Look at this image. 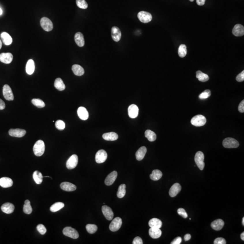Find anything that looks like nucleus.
I'll use <instances>...</instances> for the list:
<instances>
[{
    "label": "nucleus",
    "instance_id": "obj_1",
    "mask_svg": "<svg viewBox=\"0 0 244 244\" xmlns=\"http://www.w3.org/2000/svg\"><path fill=\"white\" fill-rule=\"evenodd\" d=\"M33 153L37 157H40L45 151V144L42 140H38L35 143L33 147Z\"/></svg>",
    "mask_w": 244,
    "mask_h": 244
},
{
    "label": "nucleus",
    "instance_id": "obj_2",
    "mask_svg": "<svg viewBox=\"0 0 244 244\" xmlns=\"http://www.w3.org/2000/svg\"><path fill=\"white\" fill-rule=\"evenodd\" d=\"M206 118L202 115H197L191 120V123L196 127L202 126L206 123Z\"/></svg>",
    "mask_w": 244,
    "mask_h": 244
},
{
    "label": "nucleus",
    "instance_id": "obj_3",
    "mask_svg": "<svg viewBox=\"0 0 244 244\" xmlns=\"http://www.w3.org/2000/svg\"><path fill=\"white\" fill-rule=\"evenodd\" d=\"M204 159V154L202 151H198L195 154L194 161L198 167L201 170H203L205 166V163L203 162Z\"/></svg>",
    "mask_w": 244,
    "mask_h": 244
},
{
    "label": "nucleus",
    "instance_id": "obj_4",
    "mask_svg": "<svg viewBox=\"0 0 244 244\" xmlns=\"http://www.w3.org/2000/svg\"><path fill=\"white\" fill-rule=\"evenodd\" d=\"M222 144L224 147L226 148H235L238 147L239 143L235 139L228 138L223 140Z\"/></svg>",
    "mask_w": 244,
    "mask_h": 244
},
{
    "label": "nucleus",
    "instance_id": "obj_5",
    "mask_svg": "<svg viewBox=\"0 0 244 244\" xmlns=\"http://www.w3.org/2000/svg\"><path fill=\"white\" fill-rule=\"evenodd\" d=\"M63 232L65 236L72 239H77L79 236L77 230L70 226H67L64 228L63 230Z\"/></svg>",
    "mask_w": 244,
    "mask_h": 244
},
{
    "label": "nucleus",
    "instance_id": "obj_6",
    "mask_svg": "<svg viewBox=\"0 0 244 244\" xmlns=\"http://www.w3.org/2000/svg\"><path fill=\"white\" fill-rule=\"evenodd\" d=\"M40 25L42 28L46 31H51L53 28V25L51 20L47 17H43L41 19Z\"/></svg>",
    "mask_w": 244,
    "mask_h": 244
},
{
    "label": "nucleus",
    "instance_id": "obj_7",
    "mask_svg": "<svg viewBox=\"0 0 244 244\" xmlns=\"http://www.w3.org/2000/svg\"><path fill=\"white\" fill-rule=\"evenodd\" d=\"M138 17L141 22L147 23L152 20V15L148 12L141 11L138 13Z\"/></svg>",
    "mask_w": 244,
    "mask_h": 244
},
{
    "label": "nucleus",
    "instance_id": "obj_8",
    "mask_svg": "<svg viewBox=\"0 0 244 244\" xmlns=\"http://www.w3.org/2000/svg\"><path fill=\"white\" fill-rule=\"evenodd\" d=\"M122 225V219L119 217H117L111 222L109 228L112 232H116L120 228Z\"/></svg>",
    "mask_w": 244,
    "mask_h": 244
},
{
    "label": "nucleus",
    "instance_id": "obj_9",
    "mask_svg": "<svg viewBox=\"0 0 244 244\" xmlns=\"http://www.w3.org/2000/svg\"><path fill=\"white\" fill-rule=\"evenodd\" d=\"M3 95L5 99L9 101L14 100L13 93L11 88L8 85H5L3 87Z\"/></svg>",
    "mask_w": 244,
    "mask_h": 244
},
{
    "label": "nucleus",
    "instance_id": "obj_10",
    "mask_svg": "<svg viewBox=\"0 0 244 244\" xmlns=\"http://www.w3.org/2000/svg\"><path fill=\"white\" fill-rule=\"evenodd\" d=\"M78 162V157L76 155H72L67 161L66 166L69 170L74 169L76 167Z\"/></svg>",
    "mask_w": 244,
    "mask_h": 244
},
{
    "label": "nucleus",
    "instance_id": "obj_11",
    "mask_svg": "<svg viewBox=\"0 0 244 244\" xmlns=\"http://www.w3.org/2000/svg\"><path fill=\"white\" fill-rule=\"evenodd\" d=\"M107 157V153L105 151L100 150L97 151L95 155V161L99 164L102 163L106 160Z\"/></svg>",
    "mask_w": 244,
    "mask_h": 244
},
{
    "label": "nucleus",
    "instance_id": "obj_12",
    "mask_svg": "<svg viewBox=\"0 0 244 244\" xmlns=\"http://www.w3.org/2000/svg\"><path fill=\"white\" fill-rule=\"evenodd\" d=\"M26 132L25 130L16 128V129H11L9 131V134L12 137L16 138H21L25 135Z\"/></svg>",
    "mask_w": 244,
    "mask_h": 244
},
{
    "label": "nucleus",
    "instance_id": "obj_13",
    "mask_svg": "<svg viewBox=\"0 0 244 244\" xmlns=\"http://www.w3.org/2000/svg\"><path fill=\"white\" fill-rule=\"evenodd\" d=\"M102 211L107 220L110 221L113 219L114 213L110 207L106 205L103 206L102 207Z\"/></svg>",
    "mask_w": 244,
    "mask_h": 244
},
{
    "label": "nucleus",
    "instance_id": "obj_14",
    "mask_svg": "<svg viewBox=\"0 0 244 244\" xmlns=\"http://www.w3.org/2000/svg\"><path fill=\"white\" fill-rule=\"evenodd\" d=\"M111 35L112 39L115 42H119L121 38V32L118 27L114 26L112 28Z\"/></svg>",
    "mask_w": 244,
    "mask_h": 244
},
{
    "label": "nucleus",
    "instance_id": "obj_15",
    "mask_svg": "<svg viewBox=\"0 0 244 244\" xmlns=\"http://www.w3.org/2000/svg\"><path fill=\"white\" fill-rule=\"evenodd\" d=\"M138 108L135 104H132L128 107V115L132 119H135L138 117Z\"/></svg>",
    "mask_w": 244,
    "mask_h": 244
},
{
    "label": "nucleus",
    "instance_id": "obj_16",
    "mask_svg": "<svg viewBox=\"0 0 244 244\" xmlns=\"http://www.w3.org/2000/svg\"><path fill=\"white\" fill-rule=\"evenodd\" d=\"M13 56L10 52L2 53L0 54V61L5 64H9L12 61Z\"/></svg>",
    "mask_w": 244,
    "mask_h": 244
},
{
    "label": "nucleus",
    "instance_id": "obj_17",
    "mask_svg": "<svg viewBox=\"0 0 244 244\" xmlns=\"http://www.w3.org/2000/svg\"><path fill=\"white\" fill-rule=\"evenodd\" d=\"M118 175V173L116 171H114L108 174L106 178L104 183L108 186L111 185L115 182Z\"/></svg>",
    "mask_w": 244,
    "mask_h": 244
},
{
    "label": "nucleus",
    "instance_id": "obj_18",
    "mask_svg": "<svg viewBox=\"0 0 244 244\" xmlns=\"http://www.w3.org/2000/svg\"><path fill=\"white\" fill-rule=\"evenodd\" d=\"M1 209L3 213L6 214H11L14 211L15 206L12 203L6 202L1 206Z\"/></svg>",
    "mask_w": 244,
    "mask_h": 244
},
{
    "label": "nucleus",
    "instance_id": "obj_19",
    "mask_svg": "<svg viewBox=\"0 0 244 244\" xmlns=\"http://www.w3.org/2000/svg\"><path fill=\"white\" fill-rule=\"evenodd\" d=\"M181 189V186L179 183H175L171 186L169 190V195L171 197H174L178 194Z\"/></svg>",
    "mask_w": 244,
    "mask_h": 244
},
{
    "label": "nucleus",
    "instance_id": "obj_20",
    "mask_svg": "<svg viewBox=\"0 0 244 244\" xmlns=\"http://www.w3.org/2000/svg\"><path fill=\"white\" fill-rule=\"evenodd\" d=\"M60 187L62 189L67 192L75 191L76 189L75 185L67 182L62 183L60 185Z\"/></svg>",
    "mask_w": 244,
    "mask_h": 244
},
{
    "label": "nucleus",
    "instance_id": "obj_21",
    "mask_svg": "<svg viewBox=\"0 0 244 244\" xmlns=\"http://www.w3.org/2000/svg\"><path fill=\"white\" fill-rule=\"evenodd\" d=\"M77 114L81 120H86L89 118V113L85 108L80 107L77 110Z\"/></svg>",
    "mask_w": 244,
    "mask_h": 244
},
{
    "label": "nucleus",
    "instance_id": "obj_22",
    "mask_svg": "<svg viewBox=\"0 0 244 244\" xmlns=\"http://www.w3.org/2000/svg\"><path fill=\"white\" fill-rule=\"evenodd\" d=\"M232 33L235 36H242L244 35V27L241 24H237L234 27Z\"/></svg>",
    "mask_w": 244,
    "mask_h": 244
},
{
    "label": "nucleus",
    "instance_id": "obj_23",
    "mask_svg": "<svg viewBox=\"0 0 244 244\" xmlns=\"http://www.w3.org/2000/svg\"><path fill=\"white\" fill-rule=\"evenodd\" d=\"M224 226V222L222 219H218L213 222L211 226L213 229L215 230H220Z\"/></svg>",
    "mask_w": 244,
    "mask_h": 244
},
{
    "label": "nucleus",
    "instance_id": "obj_24",
    "mask_svg": "<svg viewBox=\"0 0 244 244\" xmlns=\"http://www.w3.org/2000/svg\"><path fill=\"white\" fill-rule=\"evenodd\" d=\"M13 182L11 178L8 177H2L0 179V186L3 188H7L12 187Z\"/></svg>",
    "mask_w": 244,
    "mask_h": 244
},
{
    "label": "nucleus",
    "instance_id": "obj_25",
    "mask_svg": "<svg viewBox=\"0 0 244 244\" xmlns=\"http://www.w3.org/2000/svg\"><path fill=\"white\" fill-rule=\"evenodd\" d=\"M76 43L79 47H83L85 45V40L83 35L80 32H77L76 33L74 37Z\"/></svg>",
    "mask_w": 244,
    "mask_h": 244
},
{
    "label": "nucleus",
    "instance_id": "obj_26",
    "mask_svg": "<svg viewBox=\"0 0 244 244\" xmlns=\"http://www.w3.org/2000/svg\"><path fill=\"white\" fill-rule=\"evenodd\" d=\"M149 235L153 239H157L162 236V232L160 228H151L149 230Z\"/></svg>",
    "mask_w": 244,
    "mask_h": 244
},
{
    "label": "nucleus",
    "instance_id": "obj_27",
    "mask_svg": "<svg viewBox=\"0 0 244 244\" xmlns=\"http://www.w3.org/2000/svg\"><path fill=\"white\" fill-rule=\"evenodd\" d=\"M147 151V149L145 147H140L136 153V157L137 160L139 161L142 160L145 157Z\"/></svg>",
    "mask_w": 244,
    "mask_h": 244
},
{
    "label": "nucleus",
    "instance_id": "obj_28",
    "mask_svg": "<svg viewBox=\"0 0 244 244\" xmlns=\"http://www.w3.org/2000/svg\"><path fill=\"white\" fill-rule=\"evenodd\" d=\"M148 224L150 228L160 229L162 225V222L160 219L153 218L149 221Z\"/></svg>",
    "mask_w": 244,
    "mask_h": 244
},
{
    "label": "nucleus",
    "instance_id": "obj_29",
    "mask_svg": "<svg viewBox=\"0 0 244 244\" xmlns=\"http://www.w3.org/2000/svg\"><path fill=\"white\" fill-rule=\"evenodd\" d=\"M35 70V62L32 59L28 61L26 65V73L29 75L33 74Z\"/></svg>",
    "mask_w": 244,
    "mask_h": 244
},
{
    "label": "nucleus",
    "instance_id": "obj_30",
    "mask_svg": "<svg viewBox=\"0 0 244 244\" xmlns=\"http://www.w3.org/2000/svg\"><path fill=\"white\" fill-rule=\"evenodd\" d=\"M1 37L3 41V43L5 45H9L12 43V38L7 33L5 32L2 33L1 35Z\"/></svg>",
    "mask_w": 244,
    "mask_h": 244
},
{
    "label": "nucleus",
    "instance_id": "obj_31",
    "mask_svg": "<svg viewBox=\"0 0 244 244\" xmlns=\"http://www.w3.org/2000/svg\"><path fill=\"white\" fill-rule=\"evenodd\" d=\"M72 70L74 74L77 76H82L85 73L83 68L78 64L73 65L72 66Z\"/></svg>",
    "mask_w": 244,
    "mask_h": 244
},
{
    "label": "nucleus",
    "instance_id": "obj_32",
    "mask_svg": "<svg viewBox=\"0 0 244 244\" xmlns=\"http://www.w3.org/2000/svg\"><path fill=\"white\" fill-rule=\"evenodd\" d=\"M102 137L106 141H114L118 138V135L116 133L110 132L104 134Z\"/></svg>",
    "mask_w": 244,
    "mask_h": 244
},
{
    "label": "nucleus",
    "instance_id": "obj_33",
    "mask_svg": "<svg viewBox=\"0 0 244 244\" xmlns=\"http://www.w3.org/2000/svg\"><path fill=\"white\" fill-rule=\"evenodd\" d=\"M54 87L57 90L60 91H63L65 90V85L63 81L60 78H57L54 81Z\"/></svg>",
    "mask_w": 244,
    "mask_h": 244
},
{
    "label": "nucleus",
    "instance_id": "obj_34",
    "mask_svg": "<svg viewBox=\"0 0 244 244\" xmlns=\"http://www.w3.org/2000/svg\"><path fill=\"white\" fill-rule=\"evenodd\" d=\"M162 176V171L158 170H154L150 175V178L154 181H158Z\"/></svg>",
    "mask_w": 244,
    "mask_h": 244
},
{
    "label": "nucleus",
    "instance_id": "obj_35",
    "mask_svg": "<svg viewBox=\"0 0 244 244\" xmlns=\"http://www.w3.org/2000/svg\"><path fill=\"white\" fill-rule=\"evenodd\" d=\"M33 177L34 181L38 185L41 184L43 182V175L41 172L38 170H36L33 172Z\"/></svg>",
    "mask_w": 244,
    "mask_h": 244
},
{
    "label": "nucleus",
    "instance_id": "obj_36",
    "mask_svg": "<svg viewBox=\"0 0 244 244\" xmlns=\"http://www.w3.org/2000/svg\"><path fill=\"white\" fill-rule=\"evenodd\" d=\"M196 77L198 79V80L203 82L208 81L209 79V76L202 72L201 71H198L196 72Z\"/></svg>",
    "mask_w": 244,
    "mask_h": 244
},
{
    "label": "nucleus",
    "instance_id": "obj_37",
    "mask_svg": "<svg viewBox=\"0 0 244 244\" xmlns=\"http://www.w3.org/2000/svg\"><path fill=\"white\" fill-rule=\"evenodd\" d=\"M145 136L150 142H154L157 139V135L155 133L150 130H147L145 131Z\"/></svg>",
    "mask_w": 244,
    "mask_h": 244
},
{
    "label": "nucleus",
    "instance_id": "obj_38",
    "mask_svg": "<svg viewBox=\"0 0 244 244\" xmlns=\"http://www.w3.org/2000/svg\"><path fill=\"white\" fill-rule=\"evenodd\" d=\"M64 207V204L63 202H55L50 207V211L53 213H55L63 209Z\"/></svg>",
    "mask_w": 244,
    "mask_h": 244
},
{
    "label": "nucleus",
    "instance_id": "obj_39",
    "mask_svg": "<svg viewBox=\"0 0 244 244\" xmlns=\"http://www.w3.org/2000/svg\"><path fill=\"white\" fill-rule=\"evenodd\" d=\"M32 208L30 205V201L29 200H26L23 207V211L25 214H30L32 212Z\"/></svg>",
    "mask_w": 244,
    "mask_h": 244
},
{
    "label": "nucleus",
    "instance_id": "obj_40",
    "mask_svg": "<svg viewBox=\"0 0 244 244\" xmlns=\"http://www.w3.org/2000/svg\"><path fill=\"white\" fill-rule=\"evenodd\" d=\"M126 185L125 184H121L120 185L119 189H118V191L117 192V197L119 198H121L125 196L126 194Z\"/></svg>",
    "mask_w": 244,
    "mask_h": 244
},
{
    "label": "nucleus",
    "instance_id": "obj_41",
    "mask_svg": "<svg viewBox=\"0 0 244 244\" xmlns=\"http://www.w3.org/2000/svg\"><path fill=\"white\" fill-rule=\"evenodd\" d=\"M187 53V47L185 44H181L178 49V54L181 57H184Z\"/></svg>",
    "mask_w": 244,
    "mask_h": 244
},
{
    "label": "nucleus",
    "instance_id": "obj_42",
    "mask_svg": "<svg viewBox=\"0 0 244 244\" xmlns=\"http://www.w3.org/2000/svg\"><path fill=\"white\" fill-rule=\"evenodd\" d=\"M32 103L34 106L39 108H42L45 106V103L44 101L40 99H33L32 100Z\"/></svg>",
    "mask_w": 244,
    "mask_h": 244
},
{
    "label": "nucleus",
    "instance_id": "obj_43",
    "mask_svg": "<svg viewBox=\"0 0 244 244\" xmlns=\"http://www.w3.org/2000/svg\"><path fill=\"white\" fill-rule=\"evenodd\" d=\"M86 229L88 232L90 234H94L97 232L98 228L95 225L88 224L86 226Z\"/></svg>",
    "mask_w": 244,
    "mask_h": 244
},
{
    "label": "nucleus",
    "instance_id": "obj_44",
    "mask_svg": "<svg viewBox=\"0 0 244 244\" xmlns=\"http://www.w3.org/2000/svg\"><path fill=\"white\" fill-rule=\"evenodd\" d=\"M77 6L80 8L86 9L87 8L88 4L85 0H76Z\"/></svg>",
    "mask_w": 244,
    "mask_h": 244
},
{
    "label": "nucleus",
    "instance_id": "obj_45",
    "mask_svg": "<svg viewBox=\"0 0 244 244\" xmlns=\"http://www.w3.org/2000/svg\"><path fill=\"white\" fill-rule=\"evenodd\" d=\"M210 95H211V91L208 89V90H205L203 92L201 93L198 97L200 99H205L210 97Z\"/></svg>",
    "mask_w": 244,
    "mask_h": 244
},
{
    "label": "nucleus",
    "instance_id": "obj_46",
    "mask_svg": "<svg viewBox=\"0 0 244 244\" xmlns=\"http://www.w3.org/2000/svg\"><path fill=\"white\" fill-rule=\"evenodd\" d=\"M55 126L58 129L60 130H62L65 128V123L61 120H57L56 122Z\"/></svg>",
    "mask_w": 244,
    "mask_h": 244
},
{
    "label": "nucleus",
    "instance_id": "obj_47",
    "mask_svg": "<svg viewBox=\"0 0 244 244\" xmlns=\"http://www.w3.org/2000/svg\"><path fill=\"white\" fill-rule=\"evenodd\" d=\"M37 229L41 235H44L47 232L45 226L43 224H39L37 226Z\"/></svg>",
    "mask_w": 244,
    "mask_h": 244
},
{
    "label": "nucleus",
    "instance_id": "obj_48",
    "mask_svg": "<svg viewBox=\"0 0 244 244\" xmlns=\"http://www.w3.org/2000/svg\"><path fill=\"white\" fill-rule=\"evenodd\" d=\"M177 213L179 215L182 217L185 218H187L188 217V214L186 212L185 210L183 208H179L178 209Z\"/></svg>",
    "mask_w": 244,
    "mask_h": 244
},
{
    "label": "nucleus",
    "instance_id": "obj_49",
    "mask_svg": "<svg viewBox=\"0 0 244 244\" xmlns=\"http://www.w3.org/2000/svg\"><path fill=\"white\" fill-rule=\"evenodd\" d=\"M226 243L225 239L222 237L216 238L214 241V244H226Z\"/></svg>",
    "mask_w": 244,
    "mask_h": 244
},
{
    "label": "nucleus",
    "instance_id": "obj_50",
    "mask_svg": "<svg viewBox=\"0 0 244 244\" xmlns=\"http://www.w3.org/2000/svg\"><path fill=\"white\" fill-rule=\"evenodd\" d=\"M236 80L238 82H242L244 80V71L238 74L236 77Z\"/></svg>",
    "mask_w": 244,
    "mask_h": 244
},
{
    "label": "nucleus",
    "instance_id": "obj_51",
    "mask_svg": "<svg viewBox=\"0 0 244 244\" xmlns=\"http://www.w3.org/2000/svg\"><path fill=\"white\" fill-rule=\"evenodd\" d=\"M133 244H142L143 242L142 241V239L140 238V237H136L134 239L133 242Z\"/></svg>",
    "mask_w": 244,
    "mask_h": 244
},
{
    "label": "nucleus",
    "instance_id": "obj_52",
    "mask_svg": "<svg viewBox=\"0 0 244 244\" xmlns=\"http://www.w3.org/2000/svg\"><path fill=\"white\" fill-rule=\"evenodd\" d=\"M238 110L241 113L244 112V100H243L240 103L238 106Z\"/></svg>",
    "mask_w": 244,
    "mask_h": 244
},
{
    "label": "nucleus",
    "instance_id": "obj_53",
    "mask_svg": "<svg viewBox=\"0 0 244 244\" xmlns=\"http://www.w3.org/2000/svg\"><path fill=\"white\" fill-rule=\"evenodd\" d=\"M182 242V238L181 237H177L171 242V244H180Z\"/></svg>",
    "mask_w": 244,
    "mask_h": 244
},
{
    "label": "nucleus",
    "instance_id": "obj_54",
    "mask_svg": "<svg viewBox=\"0 0 244 244\" xmlns=\"http://www.w3.org/2000/svg\"><path fill=\"white\" fill-rule=\"evenodd\" d=\"M5 107V104L4 102L0 99V110H4Z\"/></svg>",
    "mask_w": 244,
    "mask_h": 244
},
{
    "label": "nucleus",
    "instance_id": "obj_55",
    "mask_svg": "<svg viewBox=\"0 0 244 244\" xmlns=\"http://www.w3.org/2000/svg\"><path fill=\"white\" fill-rule=\"evenodd\" d=\"M206 0H196V2L198 5H203L205 3Z\"/></svg>",
    "mask_w": 244,
    "mask_h": 244
},
{
    "label": "nucleus",
    "instance_id": "obj_56",
    "mask_svg": "<svg viewBox=\"0 0 244 244\" xmlns=\"http://www.w3.org/2000/svg\"><path fill=\"white\" fill-rule=\"evenodd\" d=\"M191 236L189 234H187L185 235L184 237V239H185V241H188L190 239H191Z\"/></svg>",
    "mask_w": 244,
    "mask_h": 244
},
{
    "label": "nucleus",
    "instance_id": "obj_57",
    "mask_svg": "<svg viewBox=\"0 0 244 244\" xmlns=\"http://www.w3.org/2000/svg\"><path fill=\"white\" fill-rule=\"evenodd\" d=\"M241 240L242 241H244V232H243L241 234Z\"/></svg>",
    "mask_w": 244,
    "mask_h": 244
},
{
    "label": "nucleus",
    "instance_id": "obj_58",
    "mask_svg": "<svg viewBox=\"0 0 244 244\" xmlns=\"http://www.w3.org/2000/svg\"><path fill=\"white\" fill-rule=\"evenodd\" d=\"M2 42H1V40H0V49H1V47H2Z\"/></svg>",
    "mask_w": 244,
    "mask_h": 244
},
{
    "label": "nucleus",
    "instance_id": "obj_59",
    "mask_svg": "<svg viewBox=\"0 0 244 244\" xmlns=\"http://www.w3.org/2000/svg\"><path fill=\"white\" fill-rule=\"evenodd\" d=\"M2 13H3V12H2V9L0 7V15H2Z\"/></svg>",
    "mask_w": 244,
    "mask_h": 244
},
{
    "label": "nucleus",
    "instance_id": "obj_60",
    "mask_svg": "<svg viewBox=\"0 0 244 244\" xmlns=\"http://www.w3.org/2000/svg\"><path fill=\"white\" fill-rule=\"evenodd\" d=\"M242 223L243 226H244V217H243V218H242Z\"/></svg>",
    "mask_w": 244,
    "mask_h": 244
},
{
    "label": "nucleus",
    "instance_id": "obj_61",
    "mask_svg": "<svg viewBox=\"0 0 244 244\" xmlns=\"http://www.w3.org/2000/svg\"><path fill=\"white\" fill-rule=\"evenodd\" d=\"M189 1H191V2H193V1H194V0H189Z\"/></svg>",
    "mask_w": 244,
    "mask_h": 244
}]
</instances>
